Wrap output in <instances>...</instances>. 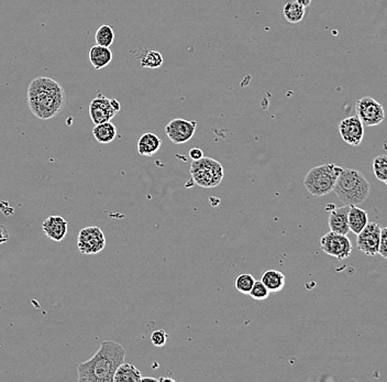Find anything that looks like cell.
Masks as SVG:
<instances>
[{
  "instance_id": "obj_1",
  "label": "cell",
  "mask_w": 387,
  "mask_h": 382,
  "mask_svg": "<svg viewBox=\"0 0 387 382\" xmlns=\"http://www.w3.org/2000/svg\"><path fill=\"white\" fill-rule=\"evenodd\" d=\"M27 102L31 113L41 120L58 116L67 105V94L53 78L39 76L31 80L27 91Z\"/></svg>"
},
{
  "instance_id": "obj_2",
  "label": "cell",
  "mask_w": 387,
  "mask_h": 382,
  "mask_svg": "<svg viewBox=\"0 0 387 382\" xmlns=\"http://www.w3.org/2000/svg\"><path fill=\"white\" fill-rule=\"evenodd\" d=\"M126 349L114 341L102 343L98 352L78 366V381L114 382L117 369L125 363Z\"/></svg>"
},
{
  "instance_id": "obj_3",
  "label": "cell",
  "mask_w": 387,
  "mask_h": 382,
  "mask_svg": "<svg viewBox=\"0 0 387 382\" xmlns=\"http://www.w3.org/2000/svg\"><path fill=\"white\" fill-rule=\"evenodd\" d=\"M370 183L357 170L342 169L336 182V195L344 205H359L370 194Z\"/></svg>"
},
{
  "instance_id": "obj_4",
  "label": "cell",
  "mask_w": 387,
  "mask_h": 382,
  "mask_svg": "<svg viewBox=\"0 0 387 382\" xmlns=\"http://www.w3.org/2000/svg\"><path fill=\"white\" fill-rule=\"evenodd\" d=\"M343 168L333 164L316 166L305 177L304 186L308 193L316 197L325 196L333 192L338 177Z\"/></svg>"
},
{
  "instance_id": "obj_5",
  "label": "cell",
  "mask_w": 387,
  "mask_h": 382,
  "mask_svg": "<svg viewBox=\"0 0 387 382\" xmlns=\"http://www.w3.org/2000/svg\"><path fill=\"white\" fill-rule=\"evenodd\" d=\"M191 175L194 182L200 188H213L222 182L224 172L218 161L204 157L200 160L193 161Z\"/></svg>"
},
{
  "instance_id": "obj_6",
  "label": "cell",
  "mask_w": 387,
  "mask_h": 382,
  "mask_svg": "<svg viewBox=\"0 0 387 382\" xmlns=\"http://www.w3.org/2000/svg\"><path fill=\"white\" fill-rule=\"evenodd\" d=\"M121 105L117 100H110L103 94L97 95V98L89 104V116L95 125L110 122L118 113Z\"/></svg>"
},
{
  "instance_id": "obj_7",
  "label": "cell",
  "mask_w": 387,
  "mask_h": 382,
  "mask_svg": "<svg viewBox=\"0 0 387 382\" xmlns=\"http://www.w3.org/2000/svg\"><path fill=\"white\" fill-rule=\"evenodd\" d=\"M320 247L325 254L338 260H344L350 257L352 252V244L348 236L341 235L331 230L321 237Z\"/></svg>"
},
{
  "instance_id": "obj_8",
  "label": "cell",
  "mask_w": 387,
  "mask_h": 382,
  "mask_svg": "<svg viewBox=\"0 0 387 382\" xmlns=\"http://www.w3.org/2000/svg\"><path fill=\"white\" fill-rule=\"evenodd\" d=\"M105 247V235L99 227L83 228L78 234V248L84 255H96L103 251Z\"/></svg>"
},
{
  "instance_id": "obj_9",
  "label": "cell",
  "mask_w": 387,
  "mask_h": 382,
  "mask_svg": "<svg viewBox=\"0 0 387 382\" xmlns=\"http://www.w3.org/2000/svg\"><path fill=\"white\" fill-rule=\"evenodd\" d=\"M355 109H357V116L363 122V125L372 127V126L379 125L384 120V107L370 96L360 98L355 104Z\"/></svg>"
},
{
  "instance_id": "obj_10",
  "label": "cell",
  "mask_w": 387,
  "mask_h": 382,
  "mask_svg": "<svg viewBox=\"0 0 387 382\" xmlns=\"http://www.w3.org/2000/svg\"><path fill=\"white\" fill-rule=\"evenodd\" d=\"M381 229L375 223H368L357 235V249L366 256L379 255Z\"/></svg>"
},
{
  "instance_id": "obj_11",
  "label": "cell",
  "mask_w": 387,
  "mask_h": 382,
  "mask_svg": "<svg viewBox=\"0 0 387 382\" xmlns=\"http://www.w3.org/2000/svg\"><path fill=\"white\" fill-rule=\"evenodd\" d=\"M197 122L183 118H175L166 125L165 133L175 144H184L189 142L196 131Z\"/></svg>"
},
{
  "instance_id": "obj_12",
  "label": "cell",
  "mask_w": 387,
  "mask_h": 382,
  "mask_svg": "<svg viewBox=\"0 0 387 382\" xmlns=\"http://www.w3.org/2000/svg\"><path fill=\"white\" fill-rule=\"evenodd\" d=\"M339 133L343 142L352 147H357L364 137V125L359 117H348L339 124Z\"/></svg>"
},
{
  "instance_id": "obj_13",
  "label": "cell",
  "mask_w": 387,
  "mask_h": 382,
  "mask_svg": "<svg viewBox=\"0 0 387 382\" xmlns=\"http://www.w3.org/2000/svg\"><path fill=\"white\" fill-rule=\"evenodd\" d=\"M42 229L45 232L47 238L56 241V243H62L67 237L69 223L62 216L52 215V216L47 217L43 222Z\"/></svg>"
},
{
  "instance_id": "obj_14",
  "label": "cell",
  "mask_w": 387,
  "mask_h": 382,
  "mask_svg": "<svg viewBox=\"0 0 387 382\" xmlns=\"http://www.w3.org/2000/svg\"><path fill=\"white\" fill-rule=\"evenodd\" d=\"M331 206L329 219H328L330 230L335 232V233L341 234V235H348L349 232H350L348 223L350 205L341 206V207H336V205Z\"/></svg>"
},
{
  "instance_id": "obj_15",
  "label": "cell",
  "mask_w": 387,
  "mask_h": 382,
  "mask_svg": "<svg viewBox=\"0 0 387 382\" xmlns=\"http://www.w3.org/2000/svg\"><path fill=\"white\" fill-rule=\"evenodd\" d=\"M113 52L109 47H102V45H94L91 47L89 52V58L91 65L95 69H102L108 67L113 61Z\"/></svg>"
},
{
  "instance_id": "obj_16",
  "label": "cell",
  "mask_w": 387,
  "mask_h": 382,
  "mask_svg": "<svg viewBox=\"0 0 387 382\" xmlns=\"http://www.w3.org/2000/svg\"><path fill=\"white\" fill-rule=\"evenodd\" d=\"M162 146V140L153 133H145L138 142V153L143 157H152Z\"/></svg>"
},
{
  "instance_id": "obj_17",
  "label": "cell",
  "mask_w": 387,
  "mask_h": 382,
  "mask_svg": "<svg viewBox=\"0 0 387 382\" xmlns=\"http://www.w3.org/2000/svg\"><path fill=\"white\" fill-rule=\"evenodd\" d=\"M368 213L364 210L357 207V205H350L348 216L350 232L357 235L368 225Z\"/></svg>"
},
{
  "instance_id": "obj_18",
  "label": "cell",
  "mask_w": 387,
  "mask_h": 382,
  "mask_svg": "<svg viewBox=\"0 0 387 382\" xmlns=\"http://www.w3.org/2000/svg\"><path fill=\"white\" fill-rule=\"evenodd\" d=\"M93 135L97 142L102 144H108L114 142L117 137L116 126L111 122H103L95 125Z\"/></svg>"
},
{
  "instance_id": "obj_19",
  "label": "cell",
  "mask_w": 387,
  "mask_h": 382,
  "mask_svg": "<svg viewBox=\"0 0 387 382\" xmlns=\"http://www.w3.org/2000/svg\"><path fill=\"white\" fill-rule=\"evenodd\" d=\"M261 281L264 283L270 292L282 291L285 286V276L281 271L270 269L263 272Z\"/></svg>"
},
{
  "instance_id": "obj_20",
  "label": "cell",
  "mask_w": 387,
  "mask_h": 382,
  "mask_svg": "<svg viewBox=\"0 0 387 382\" xmlns=\"http://www.w3.org/2000/svg\"><path fill=\"white\" fill-rule=\"evenodd\" d=\"M115 382L142 381V374L137 367L131 363H122L117 369L114 377Z\"/></svg>"
},
{
  "instance_id": "obj_21",
  "label": "cell",
  "mask_w": 387,
  "mask_h": 382,
  "mask_svg": "<svg viewBox=\"0 0 387 382\" xmlns=\"http://www.w3.org/2000/svg\"><path fill=\"white\" fill-rule=\"evenodd\" d=\"M305 7L297 3L296 0L288 1L283 7V16L290 23H298L304 19Z\"/></svg>"
},
{
  "instance_id": "obj_22",
  "label": "cell",
  "mask_w": 387,
  "mask_h": 382,
  "mask_svg": "<svg viewBox=\"0 0 387 382\" xmlns=\"http://www.w3.org/2000/svg\"><path fill=\"white\" fill-rule=\"evenodd\" d=\"M96 45L110 47L115 41V31L111 25H104L97 29L95 34Z\"/></svg>"
},
{
  "instance_id": "obj_23",
  "label": "cell",
  "mask_w": 387,
  "mask_h": 382,
  "mask_svg": "<svg viewBox=\"0 0 387 382\" xmlns=\"http://www.w3.org/2000/svg\"><path fill=\"white\" fill-rule=\"evenodd\" d=\"M255 279L252 274H239L238 277L235 278V289H237L240 293L249 295L250 291H251L253 285H255Z\"/></svg>"
},
{
  "instance_id": "obj_24",
  "label": "cell",
  "mask_w": 387,
  "mask_h": 382,
  "mask_svg": "<svg viewBox=\"0 0 387 382\" xmlns=\"http://www.w3.org/2000/svg\"><path fill=\"white\" fill-rule=\"evenodd\" d=\"M373 172L377 180L385 182L387 180V155H377L373 161Z\"/></svg>"
},
{
  "instance_id": "obj_25",
  "label": "cell",
  "mask_w": 387,
  "mask_h": 382,
  "mask_svg": "<svg viewBox=\"0 0 387 382\" xmlns=\"http://www.w3.org/2000/svg\"><path fill=\"white\" fill-rule=\"evenodd\" d=\"M163 64V56L158 51H149L141 58V67L145 69H159Z\"/></svg>"
},
{
  "instance_id": "obj_26",
  "label": "cell",
  "mask_w": 387,
  "mask_h": 382,
  "mask_svg": "<svg viewBox=\"0 0 387 382\" xmlns=\"http://www.w3.org/2000/svg\"><path fill=\"white\" fill-rule=\"evenodd\" d=\"M270 293L271 292L268 291V289L266 288L261 280L260 281L255 280V285H253V288L250 291L249 295L255 301H264V300L270 297Z\"/></svg>"
},
{
  "instance_id": "obj_27",
  "label": "cell",
  "mask_w": 387,
  "mask_h": 382,
  "mask_svg": "<svg viewBox=\"0 0 387 382\" xmlns=\"http://www.w3.org/2000/svg\"><path fill=\"white\" fill-rule=\"evenodd\" d=\"M169 338V334L164 330H156L152 333L151 335V343L155 347H164L165 346L166 341Z\"/></svg>"
},
{
  "instance_id": "obj_28",
  "label": "cell",
  "mask_w": 387,
  "mask_h": 382,
  "mask_svg": "<svg viewBox=\"0 0 387 382\" xmlns=\"http://www.w3.org/2000/svg\"><path fill=\"white\" fill-rule=\"evenodd\" d=\"M379 255H381L384 259H387V227L381 229Z\"/></svg>"
},
{
  "instance_id": "obj_29",
  "label": "cell",
  "mask_w": 387,
  "mask_h": 382,
  "mask_svg": "<svg viewBox=\"0 0 387 382\" xmlns=\"http://www.w3.org/2000/svg\"><path fill=\"white\" fill-rule=\"evenodd\" d=\"M189 157H191V160H200V159L204 158V153H202V149H198V148H194L189 151Z\"/></svg>"
},
{
  "instance_id": "obj_30",
  "label": "cell",
  "mask_w": 387,
  "mask_h": 382,
  "mask_svg": "<svg viewBox=\"0 0 387 382\" xmlns=\"http://www.w3.org/2000/svg\"><path fill=\"white\" fill-rule=\"evenodd\" d=\"M9 240V233L7 228L0 225V245L5 244Z\"/></svg>"
},
{
  "instance_id": "obj_31",
  "label": "cell",
  "mask_w": 387,
  "mask_h": 382,
  "mask_svg": "<svg viewBox=\"0 0 387 382\" xmlns=\"http://www.w3.org/2000/svg\"><path fill=\"white\" fill-rule=\"evenodd\" d=\"M297 3H301V5H302V6H304L305 8H306V7L309 6L310 3H312V0H296Z\"/></svg>"
},
{
  "instance_id": "obj_32",
  "label": "cell",
  "mask_w": 387,
  "mask_h": 382,
  "mask_svg": "<svg viewBox=\"0 0 387 382\" xmlns=\"http://www.w3.org/2000/svg\"><path fill=\"white\" fill-rule=\"evenodd\" d=\"M385 184H386V186H387V180H386V181H385Z\"/></svg>"
}]
</instances>
